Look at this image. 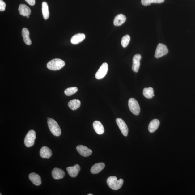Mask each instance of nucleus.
I'll list each match as a JSON object with an SVG mask.
<instances>
[{
    "mask_svg": "<svg viewBox=\"0 0 195 195\" xmlns=\"http://www.w3.org/2000/svg\"><path fill=\"white\" fill-rule=\"evenodd\" d=\"M107 183L109 187L111 189L117 190L122 187L124 183V180L121 179L117 180V177L115 176H110L107 179Z\"/></svg>",
    "mask_w": 195,
    "mask_h": 195,
    "instance_id": "obj_1",
    "label": "nucleus"
},
{
    "mask_svg": "<svg viewBox=\"0 0 195 195\" xmlns=\"http://www.w3.org/2000/svg\"><path fill=\"white\" fill-rule=\"evenodd\" d=\"M65 65V62L59 59H55L49 61L47 64L48 69L52 70H57L61 69Z\"/></svg>",
    "mask_w": 195,
    "mask_h": 195,
    "instance_id": "obj_2",
    "label": "nucleus"
},
{
    "mask_svg": "<svg viewBox=\"0 0 195 195\" xmlns=\"http://www.w3.org/2000/svg\"><path fill=\"white\" fill-rule=\"evenodd\" d=\"M48 124L49 129L53 136L58 137L61 136V130L57 121L54 119L50 118L48 120Z\"/></svg>",
    "mask_w": 195,
    "mask_h": 195,
    "instance_id": "obj_3",
    "label": "nucleus"
},
{
    "mask_svg": "<svg viewBox=\"0 0 195 195\" xmlns=\"http://www.w3.org/2000/svg\"><path fill=\"white\" fill-rule=\"evenodd\" d=\"M36 133L34 130H30L24 139V144L27 147L33 146L35 144L36 140Z\"/></svg>",
    "mask_w": 195,
    "mask_h": 195,
    "instance_id": "obj_4",
    "label": "nucleus"
},
{
    "mask_svg": "<svg viewBox=\"0 0 195 195\" xmlns=\"http://www.w3.org/2000/svg\"><path fill=\"white\" fill-rule=\"evenodd\" d=\"M128 104L130 110L134 115H138L140 114V106L138 102L134 98H130L129 100Z\"/></svg>",
    "mask_w": 195,
    "mask_h": 195,
    "instance_id": "obj_5",
    "label": "nucleus"
},
{
    "mask_svg": "<svg viewBox=\"0 0 195 195\" xmlns=\"http://www.w3.org/2000/svg\"><path fill=\"white\" fill-rule=\"evenodd\" d=\"M168 49L167 46L163 44H159L156 48L155 57L156 58H159L168 53Z\"/></svg>",
    "mask_w": 195,
    "mask_h": 195,
    "instance_id": "obj_6",
    "label": "nucleus"
},
{
    "mask_svg": "<svg viewBox=\"0 0 195 195\" xmlns=\"http://www.w3.org/2000/svg\"><path fill=\"white\" fill-rule=\"evenodd\" d=\"M108 65L106 63L102 64V65L96 72L95 77L98 80H100L104 78L106 75L108 70Z\"/></svg>",
    "mask_w": 195,
    "mask_h": 195,
    "instance_id": "obj_7",
    "label": "nucleus"
},
{
    "mask_svg": "<svg viewBox=\"0 0 195 195\" xmlns=\"http://www.w3.org/2000/svg\"><path fill=\"white\" fill-rule=\"evenodd\" d=\"M116 121L122 134L124 136H127L128 133V128L125 122L121 118L117 119Z\"/></svg>",
    "mask_w": 195,
    "mask_h": 195,
    "instance_id": "obj_8",
    "label": "nucleus"
},
{
    "mask_svg": "<svg viewBox=\"0 0 195 195\" xmlns=\"http://www.w3.org/2000/svg\"><path fill=\"white\" fill-rule=\"evenodd\" d=\"M76 149L79 153L84 157H88L91 155L92 153L91 150L83 145H78L76 147Z\"/></svg>",
    "mask_w": 195,
    "mask_h": 195,
    "instance_id": "obj_9",
    "label": "nucleus"
},
{
    "mask_svg": "<svg viewBox=\"0 0 195 195\" xmlns=\"http://www.w3.org/2000/svg\"><path fill=\"white\" fill-rule=\"evenodd\" d=\"M80 167L76 164L74 166L68 167L66 168L68 174L72 177H76L78 175L80 170Z\"/></svg>",
    "mask_w": 195,
    "mask_h": 195,
    "instance_id": "obj_10",
    "label": "nucleus"
},
{
    "mask_svg": "<svg viewBox=\"0 0 195 195\" xmlns=\"http://www.w3.org/2000/svg\"><path fill=\"white\" fill-rule=\"evenodd\" d=\"M141 58V56L140 54H137L134 56L133 59V64L132 69L135 72H138L140 67V61Z\"/></svg>",
    "mask_w": 195,
    "mask_h": 195,
    "instance_id": "obj_11",
    "label": "nucleus"
},
{
    "mask_svg": "<svg viewBox=\"0 0 195 195\" xmlns=\"http://www.w3.org/2000/svg\"><path fill=\"white\" fill-rule=\"evenodd\" d=\"M51 173L53 179L55 180L63 179L65 175V173L63 170L57 168L53 169Z\"/></svg>",
    "mask_w": 195,
    "mask_h": 195,
    "instance_id": "obj_12",
    "label": "nucleus"
},
{
    "mask_svg": "<svg viewBox=\"0 0 195 195\" xmlns=\"http://www.w3.org/2000/svg\"><path fill=\"white\" fill-rule=\"evenodd\" d=\"M30 180L34 185L36 186H40L42 183L41 177L37 173H32L29 176Z\"/></svg>",
    "mask_w": 195,
    "mask_h": 195,
    "instance_id": "obj_13",
    "label": "nucleus"
},
{
    "mask_svg": "<svg viewBox=\"0 0 195 195\" xmlns=\"http://www.w3.org/2000/svg\"><path fill=\"white\" fill-rule=\"evenodd\" d=\"M105 166V165L103 163H98L94 164L91 169V172L93 174H97L103 170Z\"/></svg>",
    "mask_w": 195,
    "mask_h": 195,
    "instance_id": "obj_14",
    "label": "nucleus"
},
{
    "mask_svg": "<svg viewBox=\"0 0 195 195\" xmlns=\"http://www.w3.org/2000/svg\"><path fill=\"white\" fill-rule=\"evenodd\" d=\"M40 155L42 158H49L52 155V152L48 147L44 146L40 149Z\"/></svg>",
    "mask_w": 195,
    "mask_h": 195,
    "instance_id": "obj_15",
    "label": "nucleus"
},
{
    "mask_svg": "<svg viewBox=\"0 0 195 195\" xmlns=\"http://www.w3.org/2000/svg\"><path fill=\"white\" fill-rule=\"evenodd\" d=\"M19 11L21 15L23 16H29L31 11L30 8L24 4H21L19 8Z\"/></svg>",
    "mask_w": 195,
    "mask_h": 195,
    "instance_id": "obj_16",
    "label": "nucleus"
},
{
    "mask_svg": "<svg viewBox=\"0 0 195 195\" xmlns=\"http://www.w3.org/2000/svg\"><path fill=\"white\" fill-rule=\"evenodd\" d=\"M85 38V35L83 33H78L74 35L71 38V43L73 44H78L82 42Z\"/></svg>",
    "mask_w": 195,
    "mask_h": 195,
    "instance_id": "obj_17",
    "label": "nucleus"
},
{
    "mask_svg": "<svg viewBox=\"0 0 195 195\" xmlns=\"http://www.w3.org/2000/svg\"><path fill=\"white\" fill-rule=\"evenodd\" d=\"M94 129L98 134L101 135L104 133V130L103 125L100 122L98 121H95L93 123Z\"/></svg>",
    "mask_w": 195,
    "mask_h": 195,
    "instance_id": "obj_18",
    "label": "nucleus"
},
{
    "mask_svg": "<svg viewBox=\"0 0 195 195\" xmlns=\"http://www.w3.org/2000/svg\"><path fill=\"white\" fill-rule=\"evenodd\" d=\"M126 17L124 15L120 14L115 17L113 21V24L115 26H119L123 24L126 20Z\"/></svg>",
    "mask_w": 195,
    "mask_h": 195,
    "instance_id": "obj_19",
    "label": "nucleus"
},
{
    "mask_svg": "<svg viewBox=\"0 0 195 195\" xmlns=\"http://www.w3.org/2000/svg\"><path fill=\"white\" fill-rule=\"evenodd\" d=\"M160 124L159 121L157 119H154L150 123L148 130L150 132L153 133L156 131Z\"/></svg>",
    "mask_w": 195,
    "mask_h": 195,
    "instance_id": "obj_20",
    "label": "nucleus"
},
{
    "mask_svg": "<svg viewBox=\"0 0 195 195\" xmlns=\"http://www.w3.org/2000/svg\"><path fill=\"white\" fill-rule=\"evenodd\" d=\"M22 35L23 41L27 45H31L32 41L29 37V32L26 28H23L22 31Z\"/></svg>",
    "mask_w": 195,
    "mask_h": 195,
    "instance_id": "obj_21",
    "label": "nucleus"
},
{
    "mask_svg": "<svg viewBox=\"0 0 195 195\" xmlns=\"http://www.w3.org/2000/svg\"><path fill=\"white\" fill-rule=\"evenodd\" d=\"M80 105L81 102L78 100H70L68 103V106L72 110H76L80 108Z\"/></svg>",
    "mask_w": 195,
    "mask_h": 195,
    "instance_id": "obj_22",
    "label": "nucleus"
},
{
    "mask_svg": "<svg viewBox=\"0 0 195 195\" xmlns=\"http://www.w3.org/2000/svg\"><path fill=\"white\" fill-rule=\"evenodd\" d=\"M143 94L145 97L147 99H151L155 96L154 94L153 89L151 87L145 88L143 90Z\"/></svg>",
    "mask_w": 195,
    "mask_h": 195,
    "instance_id": "obj_23",
    "label": "nucleus"
},
{
    "mask_svg": "<svg viewBox=\"0 0 195 195\" xmlns=\"http://www.w3.org/2000/svg\"><path fill=\"white\" fill-rule=\"evenodd\" d=\"M42 12L43 16L45 20L48 19L50 15L48 4L46 2H44L42 3Z\"/></svg>",
    "mask_w": 195,
    "mask_h": 195,
    "instance_id": "obj_24",
    "label": "nucleus"
},
{
    "mask_svg": "<svg viewBox=\"0 0 195 195\" xmlns=\"http://www.w3.org/2000/svg\"><path fill=\"white\" fill-rule=\"evenodd\" d=\"M164 0H141V3L144 6L150 5L152 3H163Z\"/></svg>",
    "mask_w": 195,
    "mask_h": 195,
    "instance_id": "obj_25",
    "label": "nucleus"
},
{
    "mask_svg": "<svg viewBox=\"0 0 195 195\" xmlns=\"http://www.w3.org/2000/svg\"><path fill=\"white\" fill-rule=\"evenodd\" d=\"M78 91V87H72L68 88L64 91V93L66 95L68 96H71L74 94L76 93Z\"/></svg>",
    "mask_w": 195,
    "mask_h": 195,
    "instance_id": "obj_26",
    "label": "nucleus"
},
{
    "mask_svg": "<svg viewBox=\"0 0 195 195\" xmlns=\"http://www.w3.org/2000/svg\"><path fill=\"white\" fill-rule=\"evenodd\" d=\"M130 40V37L129 35H126L122 38L121 44L123 48H126L128 45Z\"/></svg>",
    "mask_w": 195,
    "mask_h": 195,
    "instance_id": "obj_27",
    "label": "nucleus"
},
{
    "mask_svg": "<svg viewBox=\"0 0 195 195\" xmlns=\"http://www.w3.org/2000/svg\"><path fill=\"white\" fill-rule=\"evenodd\" d=\"M6 4L3 0H0V11H3L5 10Z\"/></svg>",
    "mask_w": 195,
    "mask_h": 195,
    "instance_id": "obj_28",
    "label": "nucleus"
},
{
    "mask_svg": "<svg viewBox=\"0 0 195 195\" xmlns=\"http://www.w3.org/2000/svg\"><path fill=\"white\" fill-rule=\"evenodd\" d=\"M30 5L33 6L35 5L36 3L35 0H25Z\"/></svg>",
    "mask_w": 195,
    "mask_h": 195,
    "instance_id": "obj_29",
    "label": "nucleus"
},
{
    "mask_svg": "<svg viewBox=\"0 0 195 195\" xmlns=\"http://www.w3.org/2000/svg\"><path fill=\"white\" fill-rule=\"evenodd\" d=\"M26 17L27 18H29V16H27Z\"/></svg>",
    "mask_w": 195,
    "mask_h": 195,
    "instance_id": "obj_30",
    "label": "nucleus"
},
{
    "mask_svg": "<svg viewBox=\"0 0 195 195\" xmlns=\"http://www.w3.org/2000/svg\"><path fill=\"white\" fill-rule=\"evenodd\" d=\"M87 195H93V194H87Z\"/></svg>",
    "mask_w": 195,
    "mask_h": 195,
    "instance_id": "obj_31",
    "label": "nucleus"
},
{
    "mask_svg": "<svg viewBox=\"0 0 195 195\" xmlns=\"http://www.w3.org/2000/svg\"><path fill=\"white\" fill-rule=\"evenodd\" d=\"M49 119H50V118H49V117H48V120Z\"/></svg>",
    "mask_w": 195,
    "mask_h": 195,
    "instance_id": "obj_32",
    "label": "nucleus"
}]
</instances>
